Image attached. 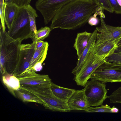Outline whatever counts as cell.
I'll return each mask as SVG.
<instances>
[{
	"instance_id": "1",
	"label": "cell",
	"mask_w": 121,
	"mask_h": 121,
	"mask_svg": "<svg viewBox=\"0 0 121 121\" xmlns=\"http://www.w3.org/2000/svg\"><path fill=\"white\" fill-rule=\"evenodd\" d=\"M99 7L93 0H74L64 6L51 20V30H74L84 25Z\"/></svg>"
},
{
	"instance_id": "2",
	"label": "cell",
	"mask_w": 121,
	"mask_h": 121,
	"mask_svg": "<svg viewBox=\"0 0 121 121\" xmlns=\"http://www.w3.org/2000/svg\"><path fill=\"white\" fill-rule=\"evenodd\" d=\"M21 42L13 39L0 28V71L3 75L13 74L19 60Z\"/></svg>"
},
{
	"instance_id": "3",
	"label": "cell",
	"mask_w": 121,
	"mask_h": 121,
	"mask_svg": "<svg viewBox=\"0 0 121 121\" xmlns=\"http://www.w3.org/2000/svg\"><path fill=\"white\" fill-rule=\"evenodd\" d=\"M35 10L30 4L19 7L17 16L7 32L11 37L22 42L32 37L33 32L30 27L29 16Z\"/></svg>"
},
{
	"instance_id": "4",
	"label": "cell",
	"mask_w": 121,
	"mask_h": 121,
	"mask_svg": "<svg viewBox=\"0 0 121 121\" xmlns=\"http://www.w3.org/2000/svg\"><path fill=\"white\" fill-rule=\"evenodd\" d=\"M51 85L20 86V87L32 93L42 100L45 103L44 107L46 109L61 112L69 111L67 102L59 99L53 93L51 89Z\"/></svg>"
},
{
	"instance_id": "5",
	"label": "cell",
	"mask_w": 121,
	"mask_h": 121,
	"mask_svg": "<svg viewBox=\"0 0 121 121\" xmlns=\"http://www.w3.org/2000/svg\"><path fill=\"white\" fill-rule=\"evenodd\" d=\"M105 56L98 55L91 51L78 73L74 79L77 84L85 87L95 70L106 60Z\"/></svg>"
},
{
	"instance_id": "6",
	"label": "cell",
	"mask_w": 121,
	"mask_h": 121,
	"mask_svg": "<svg viewBox=\"0 0 121 121\" xmlns=\"http://www.w3.org/2000/svg\"><path fill=\"white\" fill-rule=\"evenodd\" d=\"M91 78L104 84L108 82H121V64L106 60L95 70Z\"/></svg>"
},
{
	"instance_id": "7",
	"label": "cell",
	"mask_w": 121,
	"mask_h": 121,
	"mask_svg": "<svg viewBox=\"0 0 121 121\" xmlns=\"http://www.w3.org/2000/svg\"><path fill=\"white\" fill-rule=\"evenodd\" d=\"M85 87V95L90 107L101 106L108 98L105 84L91 79L87 81Z\"/></svg>"
},
{
	"instance_id": "8",
	"label": "cell",
	"mask_w": 121,
	"mask_h": 121,
	"mask_svg": "<svg viewBox=\"0 0 121 121\" xmlns=\"http://www.w3.org/2000/svg\"><path fill=\"white\" fill-rule=\"evenodd\" d=\"M73 0H37L35 6L42 15L46 25L64 6Z\"/></svg>"
},
{
	"instance_id": "9",
	"label": "cell",
	"mask_w": 121,
	"mask_h": 121,
	"mask_svg": "<svg viewBox=\"0 0 121 121\" xmlns=\"http://www.w3.org/2000/svg\"><path fill=\"white\" fill-rule=\"evenodd\" d=\"M35 41L20 45L19 60L13 75L18 78L27 72L35 52Z\"/></svg>"
},
{
	"instance_id": "10",
	"label": "cell",
	"mask_w": 121,
	"mask_h": 121,
	"mask_svg": "<svg viewBox=\"0 0 121 121\" xmlns=\"http://www.w3.org/2000/svg\"><path fill=\"white\" fill-rule=\"evenodd\" d=\"M100 26L96 27L98 33L97 39L114 41L117 44L121 38V27L115 26L107 25L103 18L100 16Z\"/></svg>"
},
{
	"instance_id": "11",
	"label": "cell",
	"mask_w": 121,
	"mask_h": 121,
	"mask_svg": "<svg viewBox=\"0 0 121 121\" xmlns=\"http://www.w3.org/2000/svg\"><path fill=\"white\" fill-rule=\"evenodd\" d=\"M20 86H31L51 84L52 80L48 75L40 74L31 70L18 78Z\"/></svg>"
},
{
	"instance_id": "12",
	"label": "cell",
	"mask_w": 121,
	"mask_h": 121,
	"mask_svg": "<svg viewBox=\"0 0 121 121\" xmlns=\"http://www.w3.org/2000/svg\"><path fill=\"white\" fill-rule=\"evenodd\" d=\"M117 47V44L114 41L96 39L91 51L98 55L107 57L112 55Z\"/></svg>"
},
{
	"instance_id": "13",
	"label": "cell",
	"mask_w": 121,
	"mask_h": 121,
	"mask_svg": "<svg viewBox=\"0 0 121 121\" xmlns=\"http://www.w3.org/2000/svg\"><path fill=\"white\" fill-rule=\"evenodd\" d=\"M70 110L85 111L90 107L87 102L84 89L76 90L67 102Z\"/></svg>"
},
{
	"instance_id": "14",
	"label": "cell",
	"mask_w": 121,
	"mask_h": 121,
	"mask_svg": "<svg viewBox=\"0 0 121 121\" xmlns=\"http://www.w3.org/2000/svg\"><path fill=\"white\" fill-rule=\"evenodd\" d=\"M48 46V43L45 42L41 47L38 49H35L30 66L26 73L31 70L36 72L42 69V64L46 57Z\"/></svg>"
},
{
	"instance_id": "15",
	"label": "cell",
	"mask_w": 121,
	"mask_h": 121,
	"mask_svg": "<svg viewBox=\"0 0 121 121\" xmlns=\"http://www.w3.org/2000/svg\"><path fill=\"white\" fill-rule=\"evenodd\" d=\"M98 33V31L96 29L92 33V35L86 46L79 59H78L76 65L72 70V73L75 75H77L79 72L85 59L90 52L91 48L95 42Z\"/></svg>"
},
{
	"instance_id": "16",
	"label": "cell",
	"mask_w": 121,
	"mask_h": 121,
	"mask_svg": "<svg viewBox=\"0 0 121 121\" xmlns=\"http://www.w3.org/2000/svg\"><path fill=\"white\" fill-rule=\"evenodd\" d=\"M92 34V33L86 31L77 33L73 47L76 51L78 59L86 46Z\"/></svg>"
},
{
	"instance_id": "17",
	"label": "cell",
	"mask_w": 121,
	"mask_h": 121,
	"mask_svg": "<svg viewBox=\"0 0 121 121\" xmlns=\"http://www.w3.org/2000/svg\"><path fill=\"white\" fill-rule=\"evenodd\" d=\"M19 9V7L14 3L6 4L4 3V19L8 29L10 28L16 17Z\"/></svg>"
},
{
	"instance_id": "18",
	"label": "cell",
	"mask_w": 121,
	"mask_h": 121,
	"mask_svg": "<svg viewBox=\"0 0 121 121\" xmlns=\"http://www.w3.org/2000/svg\"><path fill=\"white\" fill-rule=\"evenodd\" d=\"M50 88L55 96L60 100L66 102L76 90L59 86L52 82Z\"/></svg>"
},
{
	"instance_id": "19",
	"label": "cell",
	"mask_w": 121,
	"mask_h": 121,
	"mask_svg": "<svg viewBox=\"0 0 121 121\" xmlns=\"http://www.w3.org/2000/svg\"><path fill=\"white\" fill-rule=\"evenodd\" d=\"M3 82L9 91L16 96L15 92L20 87L18 78L15 76L7 73L2 77Z\"/></svg>"
},
{
	"instance_id": "20",
	"label": "cell",
	"mask_w": 121,
	"mask_h": 121,
	"mask_svg": "<svg viewBox=\"0 0 121 121\" xmlns=\"http://www.w3.org/2000/svg\"><path fill=\"white\" fill-rule=\"evenodd\" d=\"M18 97L24 102H35L43 105L44 106V102L39 97L32 93L21 88L16 92Z\"/></svg>"
},
{
	"instance_id": "21",
	"label": "cell",
	"mask_w": 121,
	"mask_h": 121,
	"mask_svg": "<svg viewBox=\"0 0 121 121\" xmlns=\"http://www.w3.org/2000/svg\"><path fill=\"white\" fill-rule=\"evenodd\" d=\"M51 30L50 28L47 26L42 27L37 31L36 35L35 36H32L31 38L33 42L37 40L42 41L48 36Z\"/></svg>"
},
{
	"instance_id": "22",
	"label": "cell",
	"mask_w": 121,
	"mask_h": 121,
	"mask_svg": "<svg viewBox=\"0 0 121 121\" xmlns=\"http://www.w3.org/2000/svg\"><path fill=\"white\" fill-rule=\"evenodd\" d=\"M106 60L110 62L121 64V47H118L112 55L106 57Z\"/></svg>"
},
{
	"instance_id": "23",
	"label": "cell",
	"mask_w": 121,
	"mask_h": 121,
	"mask_svg": "<svg viewBox=\"0 0 121 121\" xmlns=\"http://www.w3.org/2000/svg\"><path fill=\"white\" fill-rule=\"evenodd\" d=\"M108 98L111 103H120L121 102V86L113 91Z\"/></svg>"
},
{
	"instance_id": "24",
	"label": "cell",
	"mask_w": 121,
	"mask_h": 121,
	"mask_svg": "<svg viewBox=\"0 0 121 121\" xmlns=\"http://www.w3.org/2000/svg\"><path fill=\"white\" fill-rule=\"evenodd\" d=\"M111 108L108 104L101 105L100 106L89 108L85 111L88 112H111Z\"/></svg>"
},
{
	"instance_id": "25",
	"label": "cell",
	"mask_w": 121,
	"mask_h": 121,
	"mask_svg": "<svg viewBox=\"0 0 121 121\" xmlns=\"http://www.w3.org/2000/svg\"><path fill=\"white\" fill-rule=\"evenodd\" d=\"M99 7L105 10L112 13L113 9L108 0H93Z\"/></svg>"
},
{
	"instance_id": "26",
	"label": "cell",
	"mask_w": 121,
	"mask_h": 121,
	"mask_svg": "<svg viewBox=\"0 0 121 121\" xmlns=\"http://www.w3.org/2000/svg\"><path fill=\"white\" fill-rule=\"evenodd\" d=\"M113 7L114 12L116 14H121V7L117 0H108Z\"/></svg>"
},
{
	"instance_id": "27",
	"label": "cell",
	"mask_w": 121,
	"mask_h": 121,
	"mask_svg": "<svg viewBox=\"0 0 121 121\" xmlns=\"http://www.w3.org/2000/svg\"><path fill=\"white\" fill-rule=\"evenodd\" d=\"M31 0H13V3L21 7L30 4Z\"/></svg>"
},
{
	"instance_id": "28",
	"label": "cell",
	"mask_w": 121,
	"mask_h": 121,
	"mask_svg": "<svg viewBox=\"0 0 121 121\" xmlns=\"http://www.w3.org/2000/svg\"><path fill=\"white\" fill-rule=\"evenodd\" d=\"M0 15L1 19L0 28L3 31H5L6 27L5 26V20L4 16V9L0 7Z\"/></svg>"
},
{
	"instance_id": "29",
	"label": "cell",
	"mask_w": 121,
	"mask_h": 121,
	"mask_svg": "<svg viewBox=\"0 0 121 121\" xmlns=\"http://www.w3.org/2000/svg\"><path fill=\"white\" fill-rule=\"evenodd\" d=\"M99 20L96 17L93 16H91L89 18L88 22L91 26H95L98 23Z\"/></svg>"
},
{
	"instance_id": "30",
	"label": "cell",
	"mask_w": 121,
	"mask_h": 121,
	"mask_svg": "<svg viewBox=\"0 0 121 121\" xmlns=\"http://www.w3.org/2000/svg\"><path fill=\"white\" fill-rule=\"evenodd\" d=\"M45 42L43 41L37 40L35 41V49H38L41 47L43 45Z\"/></svg>"
},
{
	"instance_id": "31",
	"label": "cell",
	"mask_w": 121,
	"mask_h": 121,
	"mask_svg": "<svg viewBox=\"0 0 121 121\" xmlns=\"http://www.w3.org/2000/svg\"><path fill=\"white\" fill-rule=\"evenodd\" d=\"M110 111L111 113H117L119 111V110L117 108L113 106L111 108Z\"/></svg>"
},
{
	"instance_id": "32",
	"label": "cell",
	"mask_w": 121,
	"mask_h": 121,
	"mask_svg": "<svg viewBox=\"0 0 121 121\" xmlns=\"http://www.w3.org/2000/svg\"><path fill=\"white\" fill-rule=\"evenodd\" d=\"M4 0H0V7L4 9Z\"/></svg>"
},
{
	"instance_id": "33",
	"label": "cell",
	"mask_w": 121,
	"mask_h": 121,
	"mask_svg": "<svg viewBox=\"0 0 121 121\" xmlns=\"http://www.w3.org/2000/svg\"><path fill=\"white\" fill-rule=\"evenodd\" d=\"M13 0H4V3L8 4L13 3Z\"/></svg>"
},
{
	"instance_id": "34",
	"label": "cell",
	"mask_w": 121,
	"mask_h": 121,
	"mask_svg": "<svg viewBox=\"0 0 121 121\" xmlns=\"http://www.w3.org/2000/svg\"><path fill=\"white\" fill-rule=\"evenodd\" d=\"M118 47H121V38L117 44Z\"/></svg>"
},
{
	"instance_id": "35",
	"label": "cell",
	"mask_w": 121,
	"mask_h": 121,
	"mask_svg": "<svg viewBox=\"0 0 121 121\" xmlns=\"http://www.w3.org/2000/svg\"><path fill=\"white\" fill-rule=\"evenodd\" d=\"M118 4L121 7V0H117Z\"/></svg>"
},
{
	"instance_id": "36",
	"label": "cell",
	"mask_w": 121,
	"mask_h": 121,
	"mask_svg": "<svg viewBox=\"0 0 121 121\" xmlns=\"http://www.w3.org/2000/svg\"><path fill=\"white\" fill-rule=\"evenodd\" d=\"M120 103V104H121V102Z\"/></svg>"
}]
</instances>
